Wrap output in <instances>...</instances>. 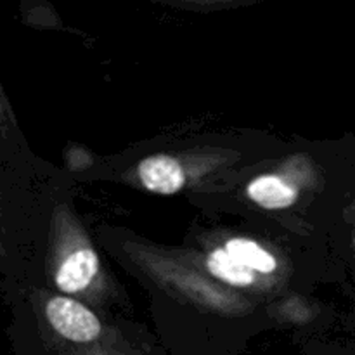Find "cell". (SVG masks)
<instances>
[{
	"label": "cell",
	"instance_id": "1",
	"mask_svg": "<svg viewBox=\"0 0 355 355\" xmlns=\"http://www.w3.org/2000/svg\"><path fill=\"white\" fill-rule=\"evenodd\" d=\"M45 312L52 328L69 342L87 343L99 336V319L89 309L71 298H52Z\"/></svg>",
	"mask_w": 355,
	"mask_h": 355
},
{
	"label": "cell",
	"instance_id": "4",
	"mask_svg": "<svg viewBox=\"0 0 355 355\" xmlns=\"http://www.w3.org/2000/svg\"><path fill=\"white\" fill-rule=\"evenodd\" d=\"M248 198L269 210L288 208L297 201V191L276 175H263L248 186Z\"/></svg>",
	"mask_w": 355,
	"mask_h": 355
},
{
	"label": "cell",
	"instance_id": "2",
	"mask_svg": "<svg viewBox=\"0 0 355 355\" xmlns=\"http://www.w3.org/2000/svg\"><path fill=\"white\" fill-rule=\"evenodd\" d=\"M139 177L149 191L158 194H173L182 189L186 175L172 156H149L139 163Z\"/></svg>",
	"mask_w": 355,
	"mask_h": 355
},
{
	"label": "cell",
	"instance_id": "5",
	"mask_svg": "<svg viewBox=\"0 0 355 355\" xmlns=\"http://www.w3.org/2000/svg\"><path fill=\"white\" fill-rule=\"evenodd\" d=\"M208 270L214 274L217 279L225 281L234 286H248L255 281V274L252 269L243 266L238 259L231 255L225 248H218L210 253L207 260Z\"/></svg>",
	"mask_w": 355,
	"mask_h": 355
},
{
	"label": "cell",
	"instance_id": "3",
	"mask_svg": "<svg viewBox=\"0 0 355 355\" xmlns=\"http://www.w3.org/2000/svg\"><path fill=\"white\" fill-rule=\"evenodd\" d=\"M99 270L97 255L89 248L76 250L59 267L55 283L64 293H76L85 290Z\"/></svg>",
	"mask_w": 355,
	"mask_h": 355
},
{
	"label": "cell",
	"instance_id": "6",
	"mask_svg": "<svg viewBox=\"0 0 355 355\" xmlns=\"http://www.w3.org/2000/svg\"><path fill=\"white\" fill-rule=\"evenodd\" d=\"M225 250L231 253L234 259H238L243 266H246L252 270H259L262 274H269L276 270L277 263L274 257L269 252L259 246L257 243L250 241V239L236 238L225 245Z\"/></svg>",
	"mask_w": 355,
	"mask_h": 355
}]
</instances>
